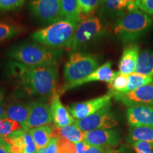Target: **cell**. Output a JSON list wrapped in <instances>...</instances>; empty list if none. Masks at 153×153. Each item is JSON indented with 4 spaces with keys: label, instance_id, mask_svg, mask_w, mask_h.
Segmentation results:
<instances>
[{
    "label": "cell",
    "instance_id": "6da1fadb",
    "mask_svg": "<svg viewBox=\"0 0 153 153\" xmlns=\"http://www.w3.org/2000/svg\"><path fill=\"white\" fill-rule=\"evenodd\" d=\"M8 68L11 75L28 94L51 97L56 91L57 66L31 67L11 60Z\"/></svg>",
    "mask_w": 153,
    "mask_h": 153
},
{
    "label": "cell",
    "instance_id": "7a4b0ae2",
    "mask_svg": "<svg viewBox=\"0 0 153 153\" xmlns=\"http://www.w3.org/2000/svg\"><path fill=\"white\" fill-rule=\"evenodd\" d=\"M7 56L27 66H57L61 52L40 43H24L9 48Z\"/></svg>",
    "mask_w": 153,
    "mask_h": 153
},
{
    "label": "cell",
    "instance_id": "3957f363",
    "mask_svg": "<svg viewBox=\"0 0 153 153\" xmlns=\"http://www.w3.org/2000/svg\"><path fill=\"white\" fill-rule=\"evenodd\" d=\"M79 23L78 21L61 19L37 30L32 34L31 38L38 43L53 49L70 48Z\"/></svg>",
    "mask_w": 153,
    "mask_h": 153
},
{
    "label": "cell",
    "instance_id": "277c9868",
    "mask_svg": "<svg viewBox=\"0 0 153 153\" xmlns=\"http://www.w3.org/2000/svg\"><path fill=\"white\" fill-rule=\"evenodd\" d=\"M151 17L139 9H126L116 21L114 33L123 43H132L142 37L150 29Z\"/></svg>",
    "mask_w": 153,
    "mask_h": 153
},
{
    "label": "cell",
    "instance_id": "5b68a950",
    "mask_svg": "<svg viewBox=\"0 0 153 153\" xmlns=\"http://www.w3.org/2000/svg\"><path fill=\"white\" fill-rule=\"evenodd\" d=\"M99 67L98 61L93 55L73 52L65 65L64 79L65 82L62 87L71 85L85 79Z\"/></svg>",
    "mask_w": 153,
    "mask_h": 153
},
{
    "label": "cell",
    "instance_id": "8992f818",
    "mask_svg": "<svg viewBox=\"0 0 153 153\" xmlns=\"http://www.w3.org/2000/svg\"><path fill=\"white\" fill-rule=\"evenodd\" d=\"M104 33V26L98 17L85 19L78 25L70 48L72 52H77L82 48L100 38Z\"/></svg>",
    "mask_w": 153,
    "mask_h": 153
},
{
    "label": "cell",
    "instance_id": "52a82bcc",
    "mask_svg": "<svg viewBox=\"0 0 153 153\" xmlns=\"http://www.w3.org/2000/svg\"><path fill=\"white\" fill-rule=\"evenodd\" d=\"M74 124L85 133L96 130L111 129L118 126V123L111 110V105H108L91 116L80 120H75Z\"/></svg>",
    "mask_w": 153,
    "mask_h": 153
},
{
    "label": "cell",
    "instance_id": "ba28073f",
    "mask_svg": "<svg viewBox=\"0 0 153 153\" xmlns=\"http://www.w3.org/2000/svg\"><path fill=\"white\" fill-rule=\"evenodd\" d=\"M30 9L33 16L44 24H51L63 19L61 0H31Z\"/></svg>",
    "mask_w": 153,
    "mask_h": 153
},
{
    "label": "cell",
    "instance_id": "9c48e42d",
    "mask_svg": "<svg viewBox=\"0 0 153 153\" xmlns=\"http://www.w3.org/2000/svg\"><path fill=\"white\" fill-rule=\"evenodd\" d=\"M112 97L111 94L108 93L97 98L82 102L74 103L68 106V109L74 119L80 120L95 114L105 106L111 105Z\"/></svg>",
    "mask_w": 153,
    "mask_h": 153
},
{
    "label": "cell",
    "instance_id": "30bf717a",
    "mask_svg": "<svg viewBox=\"0 0 153 153\" xmlns=\"http://www.w3.org/2000/svg\"><path fill=\"white\" fill-rule=\"evenodd\" d=\"M53 123L51 107L47 103L41 101H34L29 103V113L24 129L26 131L49 126Z\"/></svg>",
    "mask_w": 153,
    "mask_h": 153
},
{
    "label": "cell",
    "instance_id": "8fae6325",
    "mask_svg": "<svg viewBox=\"0 0 153 153\" xmlns=\"http://www.w3.org/2000/svg\"><path fill=\"white\" fill-rule=\"evenodd\" d=\"M114 97L115 100L120 101L127 107L136 105L153 107V82L130 92Z\"/></svg>",
    "mask_w": 153,
    "mask_h": 153
},
{
    "label": "cell",
    "instance_id": "7c38bea8",
    "mask_svg": "<svg viewBox=\"0 0 153 153\" xmlns=\"http://www.w3.org/2000/svg\"><path fill=\"white\" fill-rule=\"evenodd\" d=\"M9 145L11 153H36L37 148L33 137L26 130L15 131L3 138Z\"/></svg>",
    "mask_w": 153,
    "mask_h": 153
},
{
    "label": "cell",
    "instance_id": "4fadbf2b",
    "mask_svg": "<svg viewBox=\"0 0 153 153\" xmlns=\"http://www.w3.org/2000/svg\"><path fill=\"white\" fill-rule=\"evenodd\" d=\"M83 141L90 146L111 148L119 143L120 136L114 130H96L85 132Z\"/></svg>",
    "mask_w": 153,
    "mask_h": 153
},
{
    "label": "cell",
    "instance_id": "5bb4252c",
    "mask_svg": "<svg viewBox=\"0 0 153 153\" xmlns=\"http://www.w3.org/2000/svg\"><path fill=\"white\" fill-rule=\"evenodd\" d=\"M119 72H115L111 69V62H107L104 64L99 66L97 70H95L90 75H89L87 78L81 80V81L75 82L71 85L67 86V87H61L60 92L64 93L65 91L70 90V89H74V88L79 87V86L85 85L91 82L100 81L107 82L108 84L111 83L113 79L118 75Z\"/></svg>",
    "mask_w": 153,
    "mask_h": 153
},
{
    "label": "cell",
    "instance_id": "9a60e30c",
    "mask_svg": "<svg viewBox=\"0 0 153 153\" xmlns=\"http://www.w3.org/2000/svg\"><path fill=\"white\" fill-rule=\"evenodd\" d=\"M127 120L132 127H153V107L143 105L128 107Z\"/></svg>",
    "mask_w": 153,
    "mask_h": 153
},
{
    "label": "cell",
    "instance_id": "2e32d148",
    "mask_svg": "<svg viewBox=\"0 0 153 153\" xmlns=\"http://www.w3.org/2000/svg\"><path fill=\"white\" fill-rule=\"evenodd\" d=\"M51 111L52 114L53 121L55 126L64 127V126L74 124L75 119L70 114L60 99V94L56 91L53 94L51 99Z\"/></svg>",
    "mask_w": 153,
    "mask_h": 153
},
{
    "label": "cell",
    "instance_id": "e0dca14e",
    "mask_svg": "<svg viewBox=\"0 0 153 153\" xmlns=\"http://www.w3.org/2000/svg\"><path fill=\"white\" fill-rule=\"evenodd\" d=\"M140 48L136 44H131L125 48L120 59L118 68L120 74H131L135 72Z\"/></svg>",
    "mask_w": 153,
    "mask_h": 153
},
{
    "label": "cell",
    "instance_id": "ac0fdd59",
    "mask_svg": "<svg viewBox=\"0 0 153 153\" xmlns=\"http://www.w3.org/2000/svg\"><path fill=\"white\" fill-rule=\"evenodd\" d=\"M7 118L15 120L22 125L24 129L29 113V104L23 102L20 100H12L6 106Z\"/></svg>",
    "mask_w": 153,
    "mask_h": 153
},
{
    "label": "cell",
    "instance_id": "d6986e66",
    "mask_svg": "<svg viewBox=\"0 0 153 153\" xmlns=\"http://www.w3.org/2000/svg\"><path fill=\"white\" fill-rule=\"evenodd\" d=\"M51 137L65 140L74 144H76L84 140L85 132L81 131L74 124L66 126L64 127L55 126L53 128Z\"/></svg>",
    "mask_w": 153,
    "mask_h": 153
},
{
    "label": "cell",
    "instance_id": "ffe728a7",
    "mask_svg": "<svg viewBox=\"0 0 153 153\" xmlns=\"http://www.w3.org/2000/svg\"><path fill=\"white\" fill-rule=\"evenodd\" d=\"M53 128L50 126H43L28 130V132L33 137L38 150L46 148L51 139Z\"/></svg>",
    "mask_w": 153,
    "mask_h": 153
},
{
    "label": "cell",
    "instance_id": "44dd1931",
    "mask_svg": "<svg viewBox=\"0 0 153 153\" xmlns=\"http://www.w3.org/2000/svg\"><path fill=\"white\" fill-rule=\"evenodd\" d=\"M135 72L143 75L153 76V51L144 50L140 53Z\"/></svg>",
    "mask_w": 153,
    "mask_h": 153
},
{
    "label": "cell",
    "instance_id": "7402d4cb",
    "mask_svg": "<svg viewBox=\"0 0 153 153\" xmlns=\"http://www.w3.org/2000/svg\"><path fill=\"white\" fill-rule=\"evenodd\" d=\"M129 143H133L138 141L150 143L153 147V127L149 126H137L129 128L128 138Z\"/></svg>",
    "mask_w": 153,
    "mask_h": 153
},
{
    "label": "cell",
    "instance_id": "603a6c76",
    "mask_svg": "<svg viewBox=\"0 0 153 153\" xmlns=\"http://www.w3.org/2000/svg\"><path fill=\"white\" fill-rule=\"evenodd\" d=\"M80 20L92 17L101 5L104 4V0H78Z\"/></svg>",
    "mask_w": 153,
    "mask_h": 153
},
{
    "label": "cell",
    "instance_id": "cb8c5ba5",
    "mask_svg": "<svg viewBox=\"0 0 153 153\" xmlns=\"http://www.w3.org/2000/svg\"><path fill=\"white\" fill-rule=\"evenodd\" d=\"M61 14L64 19L81 22L78 0H61Z\"/></svg>",
    "mask_w": 153,
    "mask_h": 153
},
{
    "label": "cell",
    "instance_id": "d4e9b609",
    "mask_svg": "<svg viewBox=\"0 0 153 153\" xmlns=\"http://www.w3.org/2000/svg\"><path fill=\"white\" fill-rule=\"evenodd\" d=\"M153 82V76L143 75L133 72L128 75V84L123 94L130 92L137 88Z\"/></svg>",
    "mask_w": 153,
    "mask_h": 153
},
{
    "label": "cell",
    "instance_id": "484cf974",
    "mask_svg": "<svg viewBox=\"0 0 153 153\" xmlns=\"http://www.w3.org/2000/svg\"><path fill=\"white\" fill-rule=\"evenodd\" d=\"M128 84V75L120 74L119 72L118 75L113 79V81L108 84V87L109 89L108 93L111 94L113 97L119 94H123Z\"/></svg>",
    "mask_w": 153,
    "mask_h": 153
},
{
    "label": "cell",
    "instance_id": "4316f807",
    "mask_svg": "<svg viewBox=\"0 0 153 153\" xmlns=\"http://www.w3.org/2000/svg\"><path fill=\"white\" fill-rule=\"evenodd\" d=\"M23 129L22 125L10 118H0V137L4 138L15 131Z\"/></svg>",
    "mask_w": 153,
    "mask_h": 153
},
{
    "label": "cell",
    "instance_id": "83f0119b",
    "mask_svg": "<svg viewBox=\"0 0 153 153\" xmlns=\"http://www.w3.org/2000/svg\"><path fill=\"white\" fill-rule=\"evenodd\" d=\"M22 33V28L13 24L0 22V43Z\"/></svg>",
    "mask_w": 153,
    "mask_h": 153
},
{
    "label": "cell",
    "instance_id": "f1b7e54d",
    "mask_svg": "<svg viewBox=\"0 0 153 153\" xmlns=\"http://www.w3.org/2000/svg\"><path fill=\"white\" fill-rule=\"evenodd\" d=\"M136 1L137 0H104L103 5L105 6L106 10L114 12L126 9L130 4Z\"/></svg>",
    "mask_w": 153,
    "mask_h": 153
},
{
    "label": "cell",
    "instance_id": "f546056e",
    "mask_svg": "<svg viewBox=\"0 0 153 153\" xmlns=\"http://www.w3.org/2000/svg\"><path fill=\"white\" fill-rule=\"evenodd\" d=\"M55 139L57 142V153H76L75 144L65 140Z\"/></svg>",
    "mask_w": 153,
    "mask_h": 153
},
{
    "label": "cell",
    "instance_id": "4dcf8cb0",
    "mask_svg": "<svg viewBox=\"0 0 153 153\" xmlns=\"http://www.w3.org/2000/svg\"><path fill=\"white\" fill-rule=\"evenodd\" d=\"M26 0H0V11L15 10L24 5Z\"/></svg>",
    "mask_w": 153,
    "mask_h": 153
},
{
    "label": "cell",
    "instance_id": "1f68e13d",
    "mask_svg": "<svg viewBox=\"0 0 153 153\" xmlns=\"http://www.w3.org/2000/svg\"><path fill=\"white\" fill-rule=\"evenodd\" d=\"M137 9L148 15H153V0H137Z\"/></svg>",
    "mask_w": 153,
    "mask_h": 153
},
{
    "label": "cell",
    "instance_id": "d6a6232c",
    "mask_svg": "<svg viewBox=\"0 0 153 153\" xmlns=\"http://www.w3.org/2000/svg\"><path fill=\"white\" fill-rule=\"evenodd\" d=\"M135 153H153V147L150 143L146 142H135L132 143Z\"/></svg>",
    "mask_w": 153,
    "mask_h": 153
},
{
    "label": "cell",
    "instance_id": "836d02e7",
    "mask_svg": "<svg viewBox=\"0 0 153 153\" xmlns=\"http://www.w3.org/2000/svg\"><path fill=\"white\" fill-rule=\"evenodd\" d=\"M36 153H57V142L56 139L51 137V140L46 148L38 150Z\"/></svg>",
    "mask_w": 153,
    "mask_h": 153
},
{
    "label": "cell",
    "instance_id": "e575fe53",
    "mask_svg": "<svg viewBox=\"0 0 153 153\" xmlns=\"http://www.w3.org/2000/svg\"><path fill=\"white\" fill-rule=\"evenodd\" d=\"M6 106L7 103L5 101V94L2 89L0 88V118H7L6 113Z\"/></svg>",
    "mask_w": 153,
    "mask_h": 153
},
{
    "label": "cell",
    "instance_id": "d590c367",
    "mask_svg": "<svg viewBox=\"0 0 153 153\" xmlns=\"http://www.w3.org/2000/svg\"><path fill=\"white\" fill-rule=\"evenodd\" d=\"M0 153H11L9 144L4 139L0 141Z\"/></svg>",
    "mask_w": 153,
    "mask_h": 153
},
{
    "label": "cell",
    "instance_id": "8d00e7d4",
    "mask_svg": "<svg viewBox=\"0 0 153 153\" xmlns=\"http://www.w3.org/2000/svg\"><path fill=\"white\" fill-rule=\"evenodd\" d=\"M106 153H121L119 150H113V149H109Z\"/></svg>",
    "mask_w": 153,
    "mask_h": 153
},
{
    "label": "cell",
    "instance_id": "74e56055",
    "mask_svg": "<svg viewBox=\"0 0 153 153\" xmlns=\"http://www.w3.org/2000/svg\"><path fill=\"white\" fill-rule=\"evenodd\" d=\"M3 140L2 137H0V141H1V140Z\"/></svg>",
    "mask_w": 153,
    "mask_h": 153
}]
</instances>
